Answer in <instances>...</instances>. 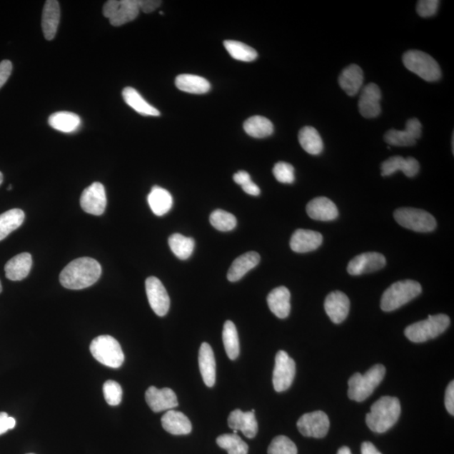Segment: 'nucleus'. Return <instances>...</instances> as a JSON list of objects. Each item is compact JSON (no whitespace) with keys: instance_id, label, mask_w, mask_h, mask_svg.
I'll return each instance as SVG.
<instances>
[{"instance_id":"1","label":"nucleus","mask_w":454,"mask_h":454,"mask_svg":"<svg viewBox=\"0 0 454 454\" xmlns=\"http://www.w3.org/2000/svg\"><path fill=\"white\" fill-rule=\"evenodd\" d=\"M101 264L91 258L74 260L60 274L61 285L69 290H83L94 285L101 276Z\"/></svg>"},{"instance_id":"2","label":"nucleus","mask_w":454,"mask_h":454,"mask_svg":"<svg viewBox=\"0 0 454 454\" xmlns=\"http://www.w3.org/2000/svg\"><path fill=\"white\" fill-rule=\"evenodd\" d=\"M400 413V400L396 397L383 396L372 405L366 423L373 432L384 433L397 423Z\"/></svg>"},{"instance_id":"3","label":"nucleus","mask_w":454,"mask_h":454,"mask_svg":"<svg viewBox=\"0 0 454 454\" xmlns=\"http://www.w3.org/2000/svg\"><path fill=\"white\" fill-rule=\"evenodd\" d=\"M385 375V368L382 364H376L364 375L354 373L348 380L349 399L357 402L365 400L384 380Z\"/></svg>"},{"instance_id":"4","label":"nucleus","mask_w":454,"mask_h":454,"mask_svg":"<svg viewBox=\"0 0 454 454\" xmlns=\"http://www.w3.org/2000/svg\"><path fill=\"white\" fill-rule=\"evenodd\" d=\"M422 286L415 281H401L393 283L384 292L381 299V309L393 311L418 297L422 293Z\"/></svg>"},{"instance_id":"5","label":"nucleus","mask_w":454,"mask_h":454,"mask_svg":"<svg viewBox=\"0 0 454 454\" xmlns=\"http://www.w3.org/2000/svg\"><path fill=\"white\" fill-rule=\"evenodd\" d=\"M450 325V318L447 315L429 316L428 319L418 321L408 326L405 330V337L413 343H424L438 337Z\"/></svg>"},{"instance_id":"6","label":"nucleus","mask_w":454,"mask_h":454,"mask_svg":"<svg viewBox=\"0 0 454 454\" xmlns=\"http://www.w3.org/2000/svg\"><path fill=\"white\" fill-rule=\"evenodd\" d=\"M405 67L427 82L438 81L442 72L437 61L422 51L410 50L403 55Z\"/></svg>"},{"instance_id":"7","label":"nucleus","mask_w":454,"mask_h":454,"mask_svg":"<svg viewBox=\"0 0 454 454\" xmlns=\"http://www.w3.org/2000/svg\"><path fill=\"white\" fill-rule=\"evenodd\" d=\"M91 352L98 362L109 368H120L125 360L120 343L111 336L103 335L94 338L91 344Z\"/></svg>"},{"instance_id":"8","label":"nucleus","mask_w":454,"mask_h":454,"mask_svg":"<svg viewBox=\"0 0 454 454\" xmlns=\"http://www.w3.org/2000/svg\"><path fill=\"white\" fill-rule=\"evenodd\" d=\"M397 223L418 233H430L436 228L437 221L433 216L415 208H400L394 213Z\"/></svg>"},{"instance_id":"9","label":"nucleus","mask_w":454,"mask_h":454,"mask_svg":"<svg viewBox=\"0 0 454 454\" xmlns=\"http://www.w3.org/2000/svg\"><path fill=\"white\" fill-rule=\"evenodd\" d=\"M139 13V0H110L103 7V15L113 26L134 21Z\"/></svg>"},{"instance_id":"10","label":"nucleus","mask_w":454,"mask_h":454,"mask_svg":"<svg viewBox=\"0 0 454 454\" xmlns=\"http://www.w3.org/2000/svg\"><path fill=\"white\" fill-rule=\"evenodd\" d=\"M296 363L285 351H278L273 373V385L277 392L286 391L292 385L296 376Z\"/></svg>"},{"instance_id":"11","label":"nucleus","mask_w":454,"mask_h":454,"mask_svg":"<svg viewBox=\"0 0 454 454\" xmlns=\"http://www.w3.org/2000/svg\"><path fill=\"white\" fill-rule=\"evenodd\" d=\"M297 428L303 436L323 438L329 431L330 420L323 411L316 410L303 415L298 420Z\"/></svg>"},{"instance_id":"12","label":"nucleus","mask_w":454,"mask_h":454,"mask_svg":"<svg viewBox=\"0 0 454 454\" xmlns=\"http://www.w3.org/2000/svg\"><path fill=\"white\" fill-rule=\"evenodd\" d=\"M107 198L105 186L96 182L85 188L80 198V206L88 214L101 216L106 211Z\"/></svg>"},{"instance_id":"13","label":"nucleus","mask_w":454,"mask_h":454,"mask_svg":"<svg viewBox=\"0 0 454 454\" xmlns=\"http://www.w3.org/2000/svg\"><path fill=\"white\" fill-rule=\"evenodd\" d=\"M146 292L151 308L155 313L158 316L166 315L170 307V298L163 283L156 277L146 278Z\"/></svg>"},{"instance_id":"14","label":"nucleus","mask_w":454,"mask_h":454,"mask_svg":"<svg viewBox=\"0 0 454 454\" xmlns=\"http://www.w3.org/2000/svg\"><path fill=\"white\" fill-rule=\"evenodd\" d=\"M422 123L413 118L406 122L404 131L390 130L385 135L388 144L397 146H410L415 144L423 132Z\"/></svg>"},{"instance_id":"15","label":"nucleus","mask_w":454,"mask_h":454,"mask_svg":"<svg viewBox=\"0 0 454 454\" xmlns=\"http://www.w3.org/2000/svg\"><path fill=\"white\" fill-rule=\"evenodd\" d=\"M386 260L380 253H364L353 258L348 265V272L351 276H361L363 273L380 271L384 268Z\"/></svg>"},{"instance_id":"16","label":"nucleus","mask_w":454,"mask_h":454,"mask_svg":"<svg viewBox=\"0 0 454 454\" xmlns=\"http://www.w3.org/2000/svg\"><path fill=\"white\" fill-rule=\"evenodd\" d=\"M146 401L154 413L172 410L178 405L176 394L169 388L158 389L151 386L146 391Z\"/></svg>"},{"instance_id":"17","label":"nucleus","mask_w":454,"mask_h":454,"mask_svg":"<svg viewBox=\"0 0 454 454\" xmlns=\"http://www.w3.org/2000/svg\"><path fill=\"white\" fill-rule=\"evenodd\" d=\"M381 91L375 84H370L363 88L358 101L359 112L364 118L372 119L380 115Z\"/></svg>"},{"instance_id":"18","label":"nucleus","mask_w":454,"mask_h":454,"mask_svg":"<svg viewBox=\"0 0 454 454\" xmlns=\"http://www.w3.org/2000/svg\"><path fill=\"white\" fill-rule=\"evenodd\" d=\"M325 311L336 324L342 323L348 318L350 310L348 297L340 291L330 293L325 301Z\"/></svg>"},{"instance_id":"19","label":"nucleus","mask_w":454,"mask_h":454,"mask_svg":"<svg viewBox=\"0 0 454 454\" xmlns=\"http://www.w3.org/2000/svg\"><path fill=\"white\" fill-rule=\"evenodd\" d=\"M323 242V235L318 231L299 229L291 239V248L298 253H306L318 249Z\"/></svg>"},{"instance_id":"20","label":"nucleus","mask_w":454,"mask_h":454,"mask_svg":"<svg viewBox=\"0 0 454 454\" xmlns=\"http://www.w3.org/2000/svg\"><path fill=\"white\" fill-rule=\"evenodd\" d=\"M420 164L414 158H402L400 156H395L385 161L381 165L382 176H390L397 171H401L405 176L413 178L418 173Z\"/></svg>"},{"instance_id":"21","label":"nucleus","mask_w":454,"mask_h":454,"mask_svg":"<svg viewBox=\"0 0 454 454\" xmlns=\"http://www.w3.org/2000/svg\"><path fill=\"white\" fill-rule=\"evenodd\" d=\"M228 425L233 430L242 432L248 438L256 437L258 431V422L252 411L243 413L238 409L231 411L228 418Z\"/></svg>"},{"instance_id":"22","label":"nucleus","mask_w":454,"mask_h":454,"mask_svg":"<svg viewBox=\"0 0 454 454\" xmlns=\"http://www.w3.org/2000/svg\"><path fill=\"white\" fill-rule=\"evenodd\" d=\"M307 214L311 219L330 221L338 218V210L334 203L326 197L313 198L306 206Z\"/></svg>"},{"instance_id":"23","label":"nucleus","mask_w":454,"mask_h":454,"mask_svg":"<svg viewBox=\"0 0 454 454\" xmlns=\"http://www.w3.org/2000/svg\"><path fill=\"white\" fill-rule=\"evenodd\" d=\"M61 17V9L59 1L47 0L42 12L41 27L47 41L54 39L58 31Z\"/></svg>"},{"instance_id":"24","label":"nucleus","mask_w":454,"mask_h":454,"mask_svg":"<svg viewBox=\"0 0 454 454\" xmlns=\"http://www.w3.org/2000/svg\"><path fill=\"white\" fill-rule=\"evenodd\" d=\"M269 309L277 318L285 319L291 313V292L285 286L274 288L267 298Z\"/></svg>"},{"instance_id":"25","label":"nucleus","mask_w":454,"mask_h":454,"mask_svg":"<svg viewBox=\"0 0 454 454\" xmlns=\"http://www.w3.org/2000/svg\"><path fill=\"white\" fill-rule=\"evenodd\" d=\"M31 266V255L28 253H22L9 260L4 267V271H6L8 280L21 281L30 273Z\"/></svg>"},{"instance_id":"26","label":"nucleus","mask_w":454,"mask_h":454,"mask_svg":"<svg viewBox=\"0 0 454 454\" xmlns=\"http://www.w3.org/2000/svg\"><path fill=\"white\" fill-rule=\"evenodd\" d=\"M338 82L340 88L348 96H355L363 87V73L362 69L356 64L348 66L340 74Z\"/></svg>"},{"instance_id":"27","label":"nucleus","mask_w":454,"mask_h":454,"mask_svg":"<svg viewBox=\"0 0 454 454\" xmlns=\"http://www.w3.org/2000/svg\"><path fill=\"white\" fill-rule=\"evenodd\" d=\"M198 366L204 380L208 387L215 385L216 383V359L214 353L210 344L202 343L198 352Z\"/></svg>"},{"instance_id":"28","label":"nucleus","mask_w":454,"mask_h":454,"mask_svg":"<svg viewBox=\"0 0 454 454\" xmlns=\"http://www.w3.org/2000/svg\"><path fill=\"white\" fill-rule=\"evenodd\" d=\"M161 420L165 431L170 434L187 435L192 431L191 420L181 411L169 410Z\"/></svg>"},{"instance_id":"29","label":"nucleus","mask_w":454,"mask_h":454,"mask_svg":"<svg viewBox=\"0 0 454 454\" xmlns=\"http://www.w3.org/2000/svg\"><path fill=\"white\" fill-rule=\"evenodd\" d=\"M259 262L260 256L256 252H248L241 255L231 263L227 273V278L231 282L240 281L251 269L256 267Z\"/></svg>"},{"instance_id":"30","label":"nucleus","mask_w":454,"mask_h":454,"mask_svg":"<svg viewBox=\"0 0 454 454\" xmlns=\"http://www.w3.org/2000/svg\"><path fill=\"white\" fill-rule=\"evenodd\" d=\"M122 96L127 105L141 116H159L161 115L160 111L146 102L134 88L126 87L123 89Z\"/></svg>"},{"instance_id":"31","label":"nucleus","mask_w":454,"mask_h":454,"mask_svg":"<svg viewBox=\"0 0 454 454\" xmlns=\"http://www.w3.org/2000/svg\"><path fill=\"white\" fill-rule=\"evenodd\" d=\"M151 210L158 216L166 215L173 206V197L166 189L154 186L148 197Z\"/></svg>"},{"instance_id":"32","label":"nucleus","mask_w":454,"mask_h":454,"mask_svg":"<svg viewBox=\"0 0 454 454\" xmlns=\"http://www.w3.org/2000/svg\"><path fill=\"white\" fill-rule=\"evenodd\" d=\"M175 85L183 92L202 94L209 92L211 84L205 78L193 74L178 75L175 79Z\"/></svg>"},{"instance_id":"33","label":"nucleus","mask_w":454,"mask_h":454,"mask_svg":"<svg viewBox=\"0 0 454 454\" xmlns=\"http://www.w3.org/2000/svg\"><path fill=\"white\" fill-rule=\"evenodd\" d=\"M49 123L50 126L56 131L72 133L81 126V119L73 112L59 111L49 117Z\"/></svg>"},{"instance_id":"34","label":"nucleus","mask_w":454,"mask_h":454,"mask_svg":"<svg viewBox=\"0 0 454 454\" xmlns=\"http://www.w3.org/2000/svg\"><path fill=\"white\" fill-rule=\"evenodd\" d=\"M301 148L311 155H319L323 151V139L318 130L312 126H305L299 132Z\"/></svg>"},{"instance_id":"35","label":"nucleus","mask_w":454,"mask_h":454,"mask_svg":"<svg viewBox=\"0 0 454 454\" xmlns=\"http://www.w3.org/2000/svg\"><path fill=\"white\" fill-rule=\"evenodd\" d=\"M246 133L254 138H265L273 133V123L266 117L255 116L248 118L243 125Z\"/></svg>"},{"instance_id":"36","label":"nucleus","mask_w":454,"mask_h":454,"mask_svg":"<svg viewBox=\"0 0 454 454\" xmlns=\"http://www.w3.org/2000/svg\"><path fill=\"white\" fill-rule=\"evenodd\" d=\"M25 221V213L21 209H12L0 215V241L19 228Z\"/></svg>"},{"instance_id":"37","label":"nucleus","mask_w":454,"mask_h":454,"mask_svg":"<svg viewBox=\"0 0 454 454\" xmlns=\"http://www.w3.org/2000/svg\"><path fill=\"white\" fill-rule=\"evenodd\" d=\"M224 347L227 356L231 360L238 358L240 353V343L238 330L233 321H226L223 326L222 333Z\"/></svg>"},{"instance_id":"38","label":"nucleus","mask_w":454,"mask_h":454,"mask_svg":"<svg viewBox=\"0 0 454 454\" xmlns=\"http://www.w3.org/2000/svg\"><path fill=\"white\" fill-rule=\"evenodd\" d=\"M168 244L175 256L181 260L191 257L195 249V240L179 233L170 236Z\"/></svg>"},{"instance_id":"39","label":"nucleus","mask_w":454,"mask_h":454,"mask_svg":"<svg viewBox=\"0 0 454 454\" xmlns=\"http://www.w3.org/2000/svg\"><path fill=\"white\" fill-rule=\"evenodd\" d=\"M224 46L231 58L236 60L249 63V61L256 60L258 58L256 50L243 44V42L228 40L224 41Z\"/></svg>"},{"instance_id":"40","label":"nucleus","mask_w":454,"mask_h":454,"mask_svg":"<svg viewBox=\"0 0 454 454\" xmlns=\"http://www.w3.org/2000/svg\"><path fill=\"white\" fill-rule=\"evenodd\" d=\"M216 443L228 454H248V446L238 434H223L216 439Z\"/></svg>"},{"instance_id":"41","label":"nucleus","mask_w":454,"mask_h":454,"mask_svg":"<svg viewBox=\"0 0 454 454\" xmlns=\"http://www.w3.org/2000/svg\"><path fill=\"white\" fill-rule=\"evenodd\" d=\"M210 221L214 228L221 231H230L236 226V217L223 210H216L211 213Z\"/></svg>"},{"instance_id":"42","label":"nucleus","mask_w":454,"mask_h":454,"mask_svg":"<svg viewBox=\"0 0 454 454\" xmlns=\"http://www.w3.org/2000/svg\"><path fill=\"white\" fill-rule=\"evenodd\" d=\"M268 454H297V447L294 442L286 436H278L273 439L268 448Z\"/></svg>"},{"instance_id":"43","label":"nucleus","mask_w":454,"mask_h":454,"mask_svg":"<svg viewBox=\"0 0 454 454\" xmlns=\"http://www.w3.org/2000/svg\"><path fill=\"white\" fill-rule=\"evenodd\" d=\"M104 395L107 403L112 406L120 405L122 400L121 386L117 382L108 380L103 386Z\"/></svg>"},{"instance_id":"44","label":"nucleus","mask_w":454,"mask_h":454,"mask_svg":"<svg viewBox=\"0 0 454 454\" xmlns=\"http://www.w3.org/2000/svg\"><path fill=\"white\" fill-rule=\"evenodd\" d=\"M273 176L282 183H293L295 182V168L291 164L286 162L277 163L273 169Z\"/></svg>"},{"instance_id":"45","label":"nucleus","mask_w":454,"mask_h":454,"mask_svg":"<svg viewBox=\"0 0 454 454\" xmlns=\"http://www.w3.org/2000/svg\"><path fill=\"white\" fill-rule=\"evenodd\" d=\"M438 0H420L416 6V12L420 17L428 18L436 15L439 7Z\"/></svg>"},{"instance_id":"46","label":"nucleus","mask_w":454,"mask_h":454,"mask_svg":"<svg viewBox=\"0 0 454 454\" xmlns=\"http://www.w3.org/2000/svg\"><path fill=\"white\" fill-rule=\"evenodd\" d=\"M16 420L6 413H0V435L6 433L9 430L16 427Z\"/></svg>"},{"instance_id":"47","label":"nucleus","mask_w":454,"mask_h":454,"mask_svg":"<svg viewBox=\"0 0 454 454\" xmlns=\"http://www.w3.org/2000/svg\"><path fill=\"white\" fill-rule=\"evenodd\" d=\"M12 69L11 61L4 60L0 63V89L7 82L9 76L11 75Z\"/></svg>"},{"instance_id":"48","label":"nucleus","mask_w":454,"mask_h":454,"mask_svg":"<svg viewBox=\"0 0 454 454\" xmlns=\"http://www.w3.org/2000/svg\"><path fill=\"white\" fill-rule=\"evenodd\" d=\"M445 406L449 413L454 415V382L449 383L445 393Z\"/></svg>"},{"instance_id":"49","label":"nucleus","mask_w":454,"mask_h":454,"mask_svg":"<svg viewBox=\"0 0 454 454\" xmlns=\"http://www.w3.org/2000/svg\"><path fill=\"white\" fill-rule=\"evenodd\" d=\"M162 1L158 0H139L140 11L149 14L161 6Z\"/></svg>"},{"instance_id":"50","label":"nucleus","mask_w":454,"mask_h":454,"mask_svg":"<svg viewBox=\"0 0 454 454\" xmlns=\"http://www.w3.org/2000/svg\"><path fill=\"white\" fill-rule=\"evenodd\" d=\"M233 179L235 183L239 184L241 186H243L244 184L248 183L250 181H252L251 179L250 175L248 172L245 171H239L234 174Z\"/></svg>"},{"instance_id":"51","label":"nucleus","mask_w":454,"mask_h":454,"mask_svg":"<svg viewBox=\"0 0 454 454\" xmlns=\"http://www.w3.org/2000/svg\"><path fill=\"white\" fill-rule=\"evenodd\" d=\"M243 191L245 193H247L248 195L250 196H258L260 195V193H261V191H260L259 187L257 186L256 183H254L253 181H250L248 183L244 184L243 186H242Z\"/></svg>"},{"instance_id":"52","label":"nucleus","mask_w":454,"mask_h":454,"mask_svg":"<svg viewBox=\"0 0 454 454\" xmlns=\"http://www.w3.org/2000/svg\"><path fill=\"white\" fill-rule=\"evenodd\" d=\"M362 454H382L370 442H364L361 446Z\"/></svg>"},{"instance_id":"53","label":"nucleus","mask_w":454,"mask_h":454,"mask_svg":"<svg viewBox=\"0 0 454 454\" xmlns=\"http://www.w3.org/2000/svg\"><path fill=\"white\" fill-rule=\"evenodd\" d=\"M338 454H352L348 447H342L339 449Z\"/></svg>"},{"instance_id":"54","label":"nucleus","mask_w":454,"mask_h":454,"mask_svg":"<svg viewBox=\"0 0 454 454\" xmlns=\"http://www.w3.org/2000/svg\"><path fill=\"white\" fill-rule=\"evenodd\" d=\"M4 181V177H3V174L1 172H0V186H1V183H3Z\"/></svg>"},{"instance_id":"55","label":"nucleus","mask_w":454,"mask_h":454,"mask_svg":"<svg viewBox=\"0 0 454 454\" xmlns=\"http://www.w3.org/2000/svg\"><path fill=\"white\" fill-rule=\"evenodd\" d=\"M2 292V285H1V282H0V293Z\"/></svg>"},{"instance_id":"56","label":"nucleus","mask_w":454,"mask_h":454,"mask_svg":"<svg viewBox=\"0 0 454 454\" xmlns=\"http://www.w3.org/2000/svg\"><path fill=\"white\" fill-rule=\"evenodd\" d=\"M7 189H8V191H11V189H12V186H9L8 187V188H7Z\"/></svg>"},{"instance_id":"57","label":"nucleus","mask_w":454,"mask_h":454,"mask_svg":"<svg viewBox=\"0 0 454 454\" xmlns=\"http://www.w3.org/2000/svg\"><path fill=\"white\" fill-rule=\"evenodd\" d=\"M28 454H34V453H28Z\"/></svg>"}]
</instances>
